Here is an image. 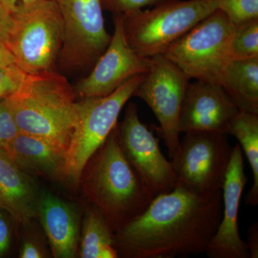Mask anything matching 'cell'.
<instances>
[{
	"mask_svg": "<svg viewBox=\"0 0 258 258\" xmlns=\"http://www.w3.org/2000/svg\"><path fill=\"white\" fill-rule=\"evenodd\" d=\"M222 213V191L201 195L176 186L156 196L140 215L117 231L118 256L174 258L205 253Z\"/></svg>",
	"mask_w": 258,
	"mask_h": 258,
	"instance_id": "6da1fadb",
	"label": "cell"
},
{
	"mask_svg": "<svg viewBox=\"0 0 258 258\" xmlns=\"http://www.w3.org/2000/svg\"><path fill=\"white\" fill-rule=\"evenodd\" d=\"M116 126L88 161L81 178L86 196L115 232L140 215L156 197L125 157Z\"/></svg>",
	"mask_w": 258,
	"mask_h": 258,
	"instance_id": "7a4b0ae2",
	"label": "cell"
},
{
	"mask_svg": "<svg viewBox=\"0 0 258 258\" xmlns=\"http://www.w3.org/2000/svg\"><path fill=\"white\" fill-rule=\"evenodd\" d=\"M74 87L55 71L28 75L5 99L21 133L40 137L66 153L78 122Z\"/></svg>",
	"mask_w": 258,
	"mask_h": 258,
	"instance_id": "3957f363",
	"label": "cell"
},
{
	"mask_svg": "<svg viewBox=\"0 0 258 258\" xmlns=\"http://www.w3.org/2000/svg\"><path fill=\"white\" fill-rule=\"evenodd\" d=\"M153 7L121 15L129 46L147 58L164 55L174 42L218 10L215 0H161Z\"/></svg>",
	"mask_w": 258,
	"mask_h": 258,
	"instance_id": "277c9868",
	"label": "cell"
},
{
	"mask_svg": "<svg viewBox=\"0 0 258 258\" xmlns=\"http://www.w3.org/2000/svg\"><path fill=\"white\" fill-rule=\"evenodd\" d=\"M6 46L16 66L28 75L55 71L63 42V21L55 0H39L13 13Z\"/></svg>",
	"mask_w": 258,
	"mask_h": 258,
	"instance_id": "5b68a950",
	"label": "cell"
},
{
	"mask_svg": "<svg viewBox=\"0 0 258 258\" xmlns=\"http://www.w3.org/2000/svg\"><path fill=\"white\" fill-rule=\"evenodd\" d=\"M144 75L128 79L108 96L77 101L78 122L66 153L64 180L79 184L86 164L118 124L122 108Z\"/></svg>",
	"mask_w": 258,
	"mask_h": 258,
	"instance_id": "8992f818",
	"label": "cell"
},
{
	"mask_svg": "<svg viewBox=\"0 0 258 258\" xmlns=\"http://www.w3.org/2000/svg\"><path fill=\"white\" fill-rule=\"evenodd\" d=\"M235 25L217 10L166 50L164 55L191 81L218 83L230 61Z\"/></svg>",
	"mask_w": 258,
	"mask_h": 258,
	"instance_id": "52a82bcc",
	"label": "cell"
},
{
	"mask_svg": "<svg viewBox=\"0 0 258 258\" xmlns=\"http://www.w3.org/2000/svg\"><path fill=\"white\" fill-rule=\"evenodd\" d=\"M232 150L227 134L185 133L180 140L179 153L171 160L176 176V186L201 195L222 191Z\"/></svg>",
	"mask_w": 258,
	"mask_h": 258,
	"instance_id": "ba28073f",
	"label": "cell"
},
{
	"mask_svg": "<svg viewBox=\"0 0 258 258\" xmlns=\"http://www.w3.org/2000/svg\"><path fill=\"white\" fill-rule=\"evenodd\" d=\"M63 21V42L59 55L67 73H89L106 50V31L101 0H57Z\"/></svg>",
	"mask_w": 258,
	"mask_h": 258,
	"instance_id": "9c48e42d",
	"label": "cell"
},
{
	"mask_svg": "<svg viewBox=\"0 0 258 258\" xmlns=\"http://www.w3.org/2000/svg\"><path fill=\"white\" fill-rule=\"evenodd\" d=\"M152 64L133 93L152 109L161 137L172 160L179 150V119L190 80L164 55L152 57Z\"/></svg>",
	"mask_w": 258,
	"mask_h": 258,
	"instance_id": "30bf717a",
	"label": "cell"
},
{
	"mask_svg": "<svg viewBox=\"0 0 258 258\" xmlns=\"http://www.w3.org/2000/svg\"><path fill=\"white\" fill-rule=\"evenodd\" d=\"M116 129L125 157L154 195L174 189L176 176L172 163L161 152L160 139L139 119L138 107L133 102Z\"/></svg>",
	"mask_w": 258,
	"mask_h": 258,
	"instance_id": "8fae6325",
	"label": "cell"
},
{
	"mask_svg": "<svg viewBox=\"0 0 258 258\" xmlns=\"http://www.w3.org/2000/svg\"><path fill=\"white\" fill-rule=\"evenodd\" d=\"M114 32L111 41L86 77L74 87L76 96L90 98L108 96L134 76L147 74L152 58L142 57L126 41L121 15L114 14Z\"/></svg>",
	"mask_w": 258,
	"mask_h": 258,
	"instance_id": "7c38bea8",
	"label": "cell"
},
{
	"mask_svg": "<svg viewBox=\"0 0 258 258\" xmlns=\"http://www.w3.org/2000/svg\"><path fill=\"white\" fill-rule=\"evenodd\" d=\"M247 177L244 173L243 152L233 147L222 188L221 221L206 252L210 258H249L246 242L239 232V209Z\"/></svg>",
	"mask_w": 258,
	"mask_h": 258,
	"instance_id": "4fadbf2b",
	"label": "cell"
},
{
	"mask_svg": "<svg viewBox=\"0 0 258 258\" xmlns=\"http://www.w3.org/2000/svg\"><path fill=\"white\" fill-rule=\"evenodd\" d=\"M238 111L220 84L195 80L188 84L181 105L180 133L208 132L227 134L231 122Z\"/></svg>",
	"mask_w": 258,
	"mask_h": 258,
	"instance_id": "5bb4252c",
	"label": "cell"
},
{
	"mask_svg": "<svg viewBox=\"0 0 258 258\" xmlns=\"http://www.w3.org/2000/svg\"><path fill=\"white\" fill-rule=\"evenodd\" d=\"M40 194L28 171L0 149V200L12 218L25 225L37 217Z\"/></svg>",
	"mask_w": 258,
	"mask_h": 258,
	"instance_id": "9a60e30c",
	"label": "cell"
},
{
	"mask_svg": "<svg viewBox=\"0 0 258 258\" xmlns=\"http://www.w3.org/2000/svg\"><path fill=\"white\" fill-rule=\"evenodd\" d=\"M37 217L56 258L76 256L79 242V221L72 205L48 191L40 194Z\"/></svg>",
	"mask_w": 258,
	"mask_h": 258,
	"instance_id": "2e32d148",
	"label": "cell"
},
{
	"mask_svg": "<svg viewBox=\"0 0 258 258\" xmlns=\"http://www.w3.org/2000/svg\"><path fill=\"white\" fill-rule=\"evenodd\" d=\"M2 149L26 171L64 180L66 152L45 139L20 132Z\"/></svg>",
	"mask_w": 258,
	"mask_h": 258,
	"instance_id": "e0dca14e",
	"label": "cell"
},
{
	"mask_svg": "<svg viewBox=\"0 0 258 258\" xmlns=\"http://www.w3.org/2000/svg\"><path fill=\"white\" fill-rule=\"evenodd\" d=\"M219 84L239 111L258 114V57L230 61Z\"/></svg>",
	"mask_w": 258,
	"mask_h": 258,
	"instance_id": "ac0fdd59",
	"label": "cell"
},
{
	"mask_svg": "<svg viewBox=\"0 0 258 258\" xmlns=\"http://www.w3.org/2000/svg\"><path fill=\"white\" fill-rule=\"evenodd\" d=\"M79 252L82 258L118 257L113 229L94 205L85 214Z\"/></svg>",
	"mask_w": 258,
	"mask_h": 258,
	"instance_id": "d6986e66",
	"label": "cell"
},
{
	"mask_svg": "<svg viewBox=\"0 0 258 258\" xmlns=\"http://www.w3.org/2000/svg\"><path fill=\"white\" fill-rule=\"evenodd\" d=\"M227 134L238 141L250 166L253 183L244 203L256 206L258 204V114L239 111L231 122Z\"/></svg>",
	"mask_w": 258,
	"mask_h": 258,
	"instance_id": "ffe728a7",
	"label": "cell"
},
{
	"mask_svg": "<svg viewBox=\"0 0 258 258\" xmlns=\"http://www.w3.org/2000/svg\"><path fill=\"white\" fill-rule=\"evenodd\" d=\"M229 53L230 61L258 57V18L235 25Z\"/></svg>",
	"mask_w": 258,
	"mask_h": 258,
	"instance_id": "44dd1931",
	"label": "cell"
},
{
	"mask_svg": "<svg viewBox=\"0 0 258 258\" xmlns=\"http://www.w3.org/2000/svg\"><path fill=\"white\" fill-rule=\"evenodd\" d=\"M235 25L258 18V0H215Z\"/></svg>",
	"mask_w": 258,
	"mask_h": 258,
	"instance_id": "7402d4cb",
	"label": "cell"
},
{
	"mask_svg": "<svg viewBox=\"0 0 258 258\" xmlns=\"http://www.w3.org/2000/svg\"><path fill=\"white\" fill-rule=\"evenodd\" d=\"M28 75L16 64L0 68V101L17 92Z\"/></svg>",
	"mask_w": 258,
	"mask_h": 258,
	"instance_id": "603a6c76",
	"label": "cell"
},
{
	"mask_svg": "<svg viewBox=\"0 0 258 258\" xmlns=\"http://www.w3.org/2000/svg\"><path fill=\"white\" fill-rule=\"evenodd\" d=\"M161 0H101L103 10L114 14H127L142 10L147 6H154Z\"/></svg>",
	"mask_w": 258,
	"mask_h": 258,
	"instance_id": "cb8c5ba5",
	"label": "cell"
},
{
	"mask_svg": "<svg viewBox=\"0 0 258 258\" xmlns=\"http://www.w3.org/2000/svg\"><path fill=\"white\" fill-rule=\"evenodd\" d=\"M19 133L20 130L6 102L0 101V149Z\"/></svg>",
	"mask_w": 258,
	"mask_h": 258,
	"instance_id": "d4e9b609",
	"label": "cell"
},
{
	"mask_svg": "<svg viewBox=\"0 0 258 258\" xmlns=\"http://www.w3.org/2000/svg\"><path fill=\"white\" fill-rule=\"evenodd\" d=\"M11 216L7 210L0 208V257L10 248L11 240Z\"/></svg>",
	"mask_w": 258,
	"mask_h": 258,
	"instance_id": "484cf974",
	"label": "cell"
},
{
	"mask_svg": "<svg viewBox=\"0 0 258 258\" xmlns=\"http://www.w3.org/2000/svg\"><path fill=\"white\" fill-rule=\"evenodd\" d=\"M15 19L13 13L0 2V43L6 45L14 27Z\"/></svg>",
	"mask_w": 258,
	"mask_h": 258,
	"instance_id": "4316f807",
	"label": "cell"
},
{
	"mask_svg": "<svg viewBox=\"0 0 258 258\" xmlns=\"http://www.w3.org/2000/svg\"><path fill=\"white\" fill-rule=\"evenodd\" d=\"M248 249L249 257H258V225L257 222L249 227L247 232V242H246Z\"/></svg>",
	"mask_w": 258,
	"mask_h": 258,
	"instance_id": "83f0119b",
	"label": "cell"
},
{
	"mask_svg": "<svg viewBox=\"0 0 258 258\" xmlns=\"http://www.w3.org/2000/svg\"><path fill=\"white\" fill-rule=\"evenodd\" d=\"M44 257L45 256L40 247L31 241H26L20 249V257L21 258H41Z\"/></svg>",
	"mask_w": 258,
	"mask_h": 258,
	"instance_id": "f1b7e54d",
	"label": "cell"
},
{
	"mask_svg": "<svg viewBox=\"0 0 258 258\" xmlns=\"http://www.w3.org/2000/svg\"><path fill=\"white\" fill-rule=\"evenodd\" d=\"M16 64L14 56L4 44L0 43V68Z\"/></svg>",
	"mask_w": 258,
	"mask_h": 258,
	"instance_id": "f546056e",
	"label": "cell"
},
{
	"mask_svg": "<svg viewBox=\"0 0 258 258\" xmlns=\"http://www.w3.org/2000/svg\"><path fill=\"white\" fill-rule=\"evenodd\" d=\"M39 1V0H0L2 3L5 5L10 13H13L20 7L31 4L35 2ZM57 2V0H55Z\"/></svg>",
	"mask_w": 258,
	"mask_h": 258,
	"instance_id": "4dcf8cb0",
	"label": "cell"
},
{
	"mask_svg": "<svg viewBox=\"0 0 258 258\" xmlns=\"http://www.w3.org/2000/svg\"><path fill=\"white\" fill-rule=\"evenodd\" d=\"M0 208H3V203H2L1 200H0Z\"/></svg>",
	"mask_w": 258,
	"mask_h": 258,
	"instance_id": "1f68e13d",
	"label": "cell"
}]
</instances>
